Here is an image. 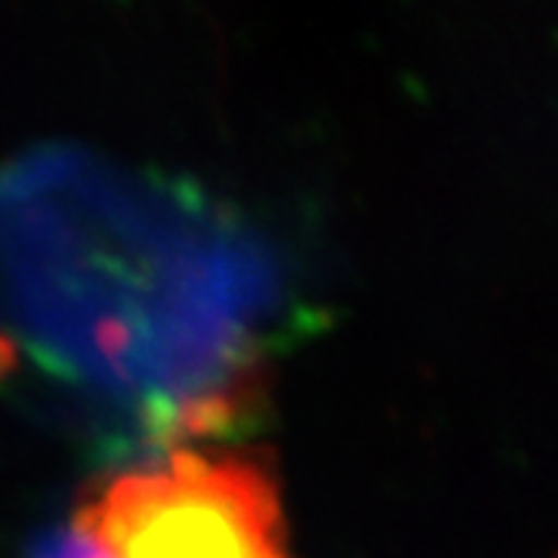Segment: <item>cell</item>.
<instances>
[{
  "label": "cell",
  "mask_w": 558,
  "mask_h": 558,
  "mask_svg": "<svg viewBox=\"0 0 558 558\" xmlns=\"http://www.w3.org/2000/svg\"><path fill=\"white\" fill-rule=\"evenodd\" d=\"M27 558H105V555L82 529L71 522L68 529H54L51 535H45L31 548Z\"/></svg>",
  "instance_id": "cell-3"
},
{
  "label": "cell",
  "mask_w": 558,
  "mask_h": 558,
  "mask_svg": "<svg viewBox=\"0 0 558 558\" xmlns=\"http://www.w3.org/2000/svg\"><path fill=\"white\" fill-rule=\"evenodd\" d=\"M48 219H0V371L24 364L132 411L155 448L232 427L256 380L259 266L203 206L74 158L11 172Z\"/></svg>",
  "instance_id": "cell-1"
},
{
  "label": "cell",
  "mask_w": 558,
  "mask_h": 558,
  "mask_svg": "<svg viewBox=\"0 0 558 558\" xmlns=\"http://www.w3.org/2000/svg\"><path fill=\"white\" fill-rule=\"evenodd\" d=\"M74 525L105 558H293L263 464L192 448L114 474Z\"/></svg>",
  "instance_id": "cell-2"
}]
</instances>
